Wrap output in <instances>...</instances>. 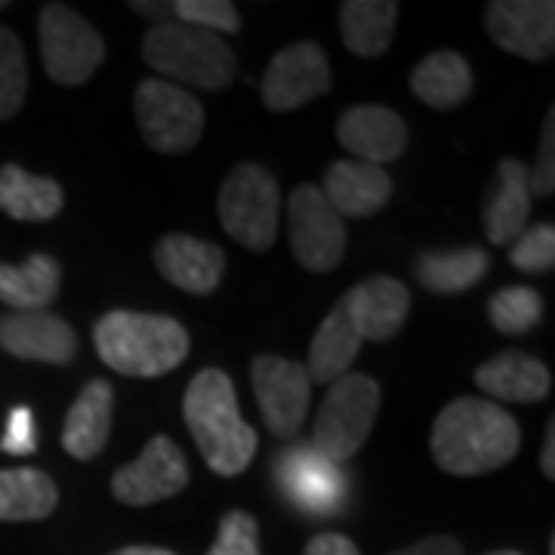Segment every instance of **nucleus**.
Wrapping results in <instances>:
<instances>
[{"mask_svg": "<svg viewBox=\"0 0 555 555\" xmlns=\"http://www.w3.org/2000/svg\"><path fill=\"white\" fill-rule=\"evenodd\" d=\"M521 448V429L506 408L485 398H456L433 426V456L451 476H485Z\"/></svg>", "mask_w": 555, "mask_h": 555, "instance_id": "f257e3e1", "label": "nucleus"}, {"mask_svg": "<svg viewBox=\"0 0 555 555\" xmlns=\"http://www.w3.org/2000/svg\"><path fill=\"white\" fill-rule=\"evenodd\" d=\"M182 416L204 463L217 476L235 478L250 466L257 454V433L241 416L238 392L229 374L217 367L201 371L185 389Z\"/></svg>", "mask_w": 555, "mask_h": 555, "instance_id": "f03ea898", "label": "nucleus"}, {"mask_svg": "<svg viewBox=\"0 0 555 555\" xmlns=\"http://www.w3.org/2000/svg\"><path fill=\"white\" fill-rule=\"evenodd\" d=\"M100 358L120 377L152 379L177 371L189 358V331L177 318L115 309L93 327Z\"/></svg>", "mask_w": 555, "mask_h": 555, "instance_id": "7ed1b4c3", "label": "nucleus"}, {"mask_svg": "<svg viewBox=\"0 0 555 555\" xmlns=\"http://www.w3.org/2000/svg\"><path fill=\"white\" fill-rule=\"evenodd\" d=\"M142 56L170 83H189L198 90H225L238 72V60L225 40L177 20L149 28L142 38Z\"/></svg>", "mask_w": 555, "mask_h": 555, "instance_id": "20e7f679", "label": "nucleus"}, {"mask_svg": "<svg viewBox=\"0 0 555 555\" xmlns=\"http://www.w3.org/2000/svg\"><path fill=\"white\" fill-rule=\"evenodd\" d=\"M379 414L377 379L364 374H346L331 383V392L321 401L315 416L312 448L331 463H343L346 456L361 451Z\"/></svg>", "mask_w": 555, "mask_h": 555, "instance_id": "39448f33", "label": "nucleus"}, {"mask_svg": "<svg viewBox=\"0 0 555 555\" xmlns=\"http://www.w3.org/2000/svg\"><path fill=\"white\" fill-rule=\"evenodd\" d=\"M281 195L272 173L259 164H241L219 192V222L247 250H269L278 238Z\"/></svg>", "mask_w": 555, "mask_h": 555, "instance_id": "423d86ee", "label": "nucleus"}, {"mask_svg": "<svg viewBox=\"0 0 555 555\" xmlns=\"http://www.w3.org/2000/svg\"><path fill=\"white\" fill-rule=\"evenodd\" d=\"M40 56L47 75L62 87H78L105 60L100 31L65 3H47L38 16Z\"/></svg>", "mask_w": 555, "mask_h": 555, "instance_id": "0eeeda50", "label": "nucleus"}, {"mask_svg": "<svg viewBox=\"0 0 555 555\" xmlns=\"http://www.w3.org/2000/svg\"><path fill=\"white\" fill-rule=\"evenodd\" d=\"M133 108L139 133L155 152L179 155L198 145L204 133V108L189 90L170 80L149 78L137 87Z\"/></svg>", "mask_w": 555, "mask_h": 555, "instance_id": "6e6552de", "label": "nucleus"}, {"mask_svg": "<svg viewBox=\"0 0 555 555\" xmlns=\"http://www.w3.org/2000/svg\"><path fill=\"white\" fill-rule=\"evenodd\" d=\"M291 250L309 272H334L346 254V222L327 204L324 192L306 182L287 201Z\"/></svg>", "mask_w": 555, "mask_h": 555, "instance_id": "1a4fd4ad", "label": "nucleus"}, {"mask_svg": "<svg viewBox=\"0 0 555 555\" xmlns=\"http://www.w3.org/2000/svg\"><path fill=\"white\" fill-rule=\"evenodd\" d=\"M275 478L284 496L309 516H337L349 491L339 463L318 454L312 444L287 448L278 456Z\"/></svg>", "mask_w": 555, "mask_h": 555, "instance_id": "9d476101", "label": "nucleus"}, {"mask_svg": "<svg viewBox=\"0 0 555 555\" xmlns=\"http://www.w3.org/2000/svg\"><path fill=\"white\" fill-rule=\"evenodd\" d=\"M250 374H254V396L259 401L266 426L281 438L299 433L312 404L309 371L291 358L259 356L254 358Z\"/></svg>", "mask_w": 555, "mask_h": 555, "instance_id": "9b49d317", "label": "nucleus"}, {"mask_svg": "<svg viewBox=\"0 0 555 555\" xmlns=\"http://www.w3.org/2000/svg\"><path fill=\"white\" fill-rule=\"evenodd\" d=\"M189 478V460L179 451V444H173V438L155 436L133 463L115 473L112 494L124 506H152L185 491Z\"/></svg>", "mask_w": 555, "mask_h": 555, "instance_id": "f8f14e48", "label": "nucleus"}, {"mask_svg": "<svg viewBox=\"0 0 555 555\" xmlns=\"http://www.w3.org/2000/svg\"><path fill=\"white\" fill-rule=\"evenodd\" d=\"M485 28L496 47L528 62H543L555 50L553 0H494L485 10Z\"/></svg>", "mask_w": 555, "mask_h": 555, "instance_id": "ddd939ff", "label": "nucleus"}, {"mask_svg": "<svg viewBox=\"0 0 555 555\" xmlns=\"http://www.w3.org/2000/svg\"><path fill=\"white\" fill-rule=\"evenodd\" d=\"M331 90V65L318 43H294L269 62L262 75V102L272 112H294Z\"/></svg>", "mask_w": 555, "mask_h": 555, "instance_id": "4468645a", "label": "nucleus"}, {"mask_svg": "<svg viewBox=\"0 0 555 555\" xmlns=\"http://www.w3.org/2000/svg\"><path fill=\"white\" fill-rule=\"evenodd\" d=\"M346 306V315L352 321L356 334L371 343H386L401 331L404 318L411 312V294L396 278H367L356 284L346 297L339 299Z\"/></svg>", "mask_w": 555, "mask_h": 555, "instance_id": "2eb2a0df", "label": "nucleus"}, {"mask_svg": "<svg viewBox=\"0 0 555 555\" xmlns=\"http://www.w3.org/2000/svg\"><path fill=\"white\" fill-rule=\"evenodd\" d=\"M0 346L13 358L43 364H68L78 356L75 331L50 312H10L0 318Z\"/></svg>", "mask_w": 555, "mask_h": 555, "instance_id": "dca6fc26", "label": "nucleus"}, {"mask_svg": "<svg viewBox=\"0 0 555 555\" xmlns=\"http://www.w3.org/2000/svg\"><path fill=\"white\" fill-rule=\"evenodd\" d=\"M337 139L358 160L383 167L408 149V124L386 105H356L337 124Z\"/></svg>", "mask_w": 555, "mask_h": 555, "instance_id": "f3484780", "label": "nucleus"}, {"mask_svg": "<svg viewBox=\"0 0 555 555\" xmlns=\"http://www.w3.org/2000/svg\"><path fill=\"white\" fill-rule=\"evenodd\" d=\"M155 266L173 287L195 297H207L225 275V254L217 244L195 235H167L155 247Z\"/></svg>", "mask_w": 555, "mask_h": 555, "instance_id": "a211bd4d", "label": "nucleus"}, {"mask_svg": "<svg viewBox=\"0 0 555 555\" xmlns=\"http://www.w3.org/2000/svg\"><path fill=\"white\" fill-rule=\"evenodd\" d=\"M327 204L339 217H371L379 214L392 198V179L383 167L364 160H337L327 167V177L321 185Z\"/></svg>", "mask_w": 555, "mask_h": 555, "instance_id": "6ab92c4d", "label": "nucleus"}, {"mask_svg": "<svg viewBox=\"0 0 555 555\" xmlns=\"http://www.w3.org/2000/svg\"><path fill=\"white\" fill-rule=\"evenodd\" d=\"M115 389L105 379H90L65 414L62 448L75 460H93L112 436Z\"/></svg>", "mask_w": 555, "mask_h": 555, "instance_id": "aec40b11", "label": "nucleus"}, {"mask_svg": "<svg viewBox=\"0 0 555 555\" xmlns=\"http://www.w3.org/2000/svg\"><path fill=\"white\" fill-rule=\"evenodd\" d=\"M476 383L491 398L518 401V404L543 401L553 389L550 367L528 352H500L491 361H485L476 371Z\"/></svg>", "mask_w": 555, "mask_h": 555, "instance_id": "412c9836", "label": "nucleus"}, {"mask_svg": "<svg viewBox=\"0 0 555 555\" xmlns=\"http://www.w3.org/2000/svg\"><path fill=\"white\" fill-rule=\"evenodd\" d=\"M531 214V189H528V164L506 158L500 164L496 192L485 207V235L494 244L516 241Z\"/></svg>", "mask_w": 555, "mask_h": 555, "instance_id": "4be33fe9", "label": "nucleus"}, {"mask_svg": "<svg viewBox=\"0 0 555 555\" xmlns=\"http://www.w3.org/2000/svg\"><path fill=\"white\" fill-rule=\"evenodd\" d=\"M65 195L62 185L50 177H35L20 164L0 167V210L20 222H47L60 217Z\"/></svg>", "mask_w": 555, "mask_h": 555, "instance_id": "5701e85b", "label": "nucleus"}, {"mask_svg": "<svg viewBox=\"0 0 555 555\" xmlns=\"http://www.w3.org/2000/svg\"><path fill=\"white\" fill-rule=\"evenodd\" d=\"M411 90L429 108L448 112L473 96V68L454 50H438L416 65L411 75Z\"/></svg>", "mask_w": 555, "mask_h": 555, "instance_id": "b1692460", "label": "nucleus"}, {"mask_svg": "<svg viewBox=\"0 0 555 555\" xmlns=\"http://www.w3.org/2000/svg\"><path fill=\"white\" fill-rule=\"evenodd\" d=\"M62 284L60 262L47 254H31L22 266L0 262V302L16 312L47 309Z\"/></svg>", "mask_w": 555, "mask_h": 555, "instance_id": "393cba45", "label": "nucleus"}, {"mask_svg": "<svg viewBox=\"0 0 555 555\" xmlns=\"http://www.w3.org/2000/svg\"><path fill=\"white\" fill-rule=\"evenodd\" d=\"M398 22V3L392 0H346L339 7L343 43L364 60L383 56L392 43Z\"/></svg>", "mask_w": 555, "mask_h": 555, "instance_id": "a878e982", "label": "nucleus"}, {"mask_svg": "<svg viewBox=\"0 0 555 555\" xmlns=\"http://www.w3.org/2000/svg\"><path fill=\"white\" fill-rule=\"evenodd\" d=\"M361 349V337L356 334L352 321L346 315V306L337 302L331 309V315L321 321L315 331L312 349H309V379L312 383H337L346 377V371L352 367Z\"/></svg>", "mask_w": 555, "mask_h": 555, "instance_id": "bb28decb", "label": "nucleus"}, {"mask_svg": "<svg viewBox=\"0 0 555 555\" xmlns=\"http://www.w3.org/2000/svg\"><path fill=\"white\" fill-rule=\"evenodd\" d=\"M60 506L56 481L40 469H0V521H38Z\"/></svg>", "mask_w": 555, "mask_h": 555, "instance_id": "cd10ccee", "label": "nucleus"}, {"mask_svg": "<svg viewBox=\"0 0 555 555\" xmlns=\"http://www.w3.org/2000/svg\"><path fill=\"white\" fill-rule=\"evenodd\" d=\"M488 266L491 259L481 247H456L423 254L414 262V275L433 294H466L488 275Z\"/></svg>", "mask_w": 555, "mask_h": 555, "instance_id": "c85d7f7f", "label": "nucleus"}, {"mask_svg": "<svg viewBox=\"0 0 555 555\" xmlns=\"http://www.w3.org/2000/svg\"><path fill=\"white\" fill-rule=\"evenodd\" d=\"M488 318L500 334L525 337L543 318V299L531 287H503L488 302Z\"/></svg>", "mask_w": 555, "mask_h": 555, "instance_id": "c756f323", "label": "nucleus"}, {"mask_svg": "<svg viewBox=\"0 0 555 555\" xmlns=\"http://www.w3.org/2000/svg\"><path fill=\"white\" fill-rule=\"evenodd\" d=\"M28 65L16 31L0 25V120H10L25 102Z\"/></svg>", "mask_w": 555, "mask_h": 555, "instance_id": "7c9ffc66", "label": "nucleus"}, {"mask_svg": "<svg viewBox=\"0 0 555 555\" xmlns=\"http://www.w3.org/2000/svg\"><path fill=\"white\" fill-rule=\"evenodd\" d=\"M173 20L210 35H235L241 28V13L229 0H179L173 3Z\"/></svg>", "mask_w": 555, "mask_h": 555, "instance_id": "2f4dec72", "label": "nucleus"}, {"mask_svg": "<svg viewBox=\"0 0 555 555\" xmlns=\"http://www.w3.org/2000/svg\"><path fill=\"white\" fill-rule=\"evenodd\" d=\"M509 262L521 269V272H550L555 266V229L550 222L525 229L516 238V244L509 247Z\"/></svg>", "mask_w": 555, "mask_h": 555, "instance_id": "473e14b6", "label": "nucleus"}, {"mask_svg": "<svg viewBox=\"0 0 555 555\" xmlns=\"http://www.w3.org/2000/svg\"><path fill=\"white\" fill-rule=\"evenodd\" d=\"M207 555H259V525L247 513H229L219 521L217 543Z\"/></svg>", "mask_w": 555, "mask_h": 555, "instance_id": "72a5a7b5", "label": "nucleus"}, {"mask_svg": "<svg viewBox=\"0 0 555 555\" xmlns=\"http://www.w3.org/2000/svg\"><path fill=\"white\" fill-rule=\"evenodd\" d=\"M555 115H546L543 124V137H540V149H537V164L528 167V189L537 198H550L555 192Z\"/></svg>", "mask_w": 555, "mask_h": 555, "instance_id": "f704fd0d", "label": "nucleus"}, {"mask_svg": "<svg viewBox=\"0 0 555 555\" xmlns=\"http://www.w3.org/2000/svg\"><path fill=\"white\" fill-rule=\"evenodd\" d=\"M0 451L13 456H28L38 451V433H35V416L20 404L7 416V433L0 438Z\"/></svg>", "mask_w": 555, "mask_h": 555, "instance_id": "c9c22d12", "label": "nucleus"}, {"mask_svg": "<svg viewBox=\"0 0 555 555\" xmlns=\"http://www.w3.org/2000/svg\"><path fill=\"white\" fill-rule=\"evenodd\" d=\"M306 555H361L358 546L343 534H318L309 546H306Z\"/></svg>", "mask_w": 555, "mask_h": 555, "instance_id": "e433bc0d", "label": "nucleus"}, {"mask_svg": "<svg viewBox=\"0 0 555 555\" xmlns=\"http://www.w3.org/2000/svg\"><path fill=\"white\" fill-rule=\"evenodd\" d=\"M392 555H463V546L456 543L454 537H426V540H420L414 546Z\"/></svg>", "mask_w": 555, "mask_h": 555, "instance_id": "4c0bfd02", "label": "nucleus"}, {"mask_svg": "<svg viewBox=\"0 0 555 555\" xmlns=\"http://www.w3.org/2000/svg\"><path fill=\"white\" fill-rule=\"evenodd\" d=\"M540 469H543V476L546 478L555 476V423H550L546 444H543V451H540Z\"/></svg>", "mask_w": 555, "mask_h": 555, "instance_id": "58836bf2", "label": "nucleus"}, {"mask_svg": "<svg viewBox=\"0 0 555 555\" xmlns=\"http://www.w3.org/2000/svg\"><path fill=\"white\" fill-rule=\"evenodd\" d=\"M112 555H173V553L158 550V546H127V550H118V553H112Z\"/></svg>", "mask_w": 555, "mask_h": 555, "instance_id": "ea45409f", "label": "nucleus"}, {"mask_svg": "<svg viewBox=\"0 0 555 555\" xmlns=\"http://www.w3.org/2000/svg\"><path fill=\"white\" fill-rule=\"evenodd\" d=\"M491 555H521V553H513V550H503V553H491Z\"/></svg>", "mask_w": 555, "mask_h": 555, "instance_id": "a19ab883", "label": "nucleus"}, {"mask_svg": "<svg viewBox=\"0 0 555 555\" xmlns=\"http://www.w3.org/2000/svg\"><path fill=\"white\" fill-rule=\"evenodd\" d=\"M0 7H7V3H3V0H0Z\"/></svg>", "mask_w": 555, "mask_h": 555, "instance_id": "79ce46f5", "label": "nucleus"}]
</instances>
